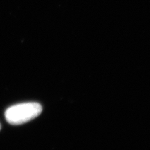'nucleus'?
Listing matches in <instances>:
<instances>
[{
    "mask_svg": "<svg viewBox=\"0 0 150 150\" xmlns=\"http://www.w3.org/2000/svg\"><path fill=\"white\" fill-rule=\"evenodd\" d=\"M42 110V106L38 102L22 103L9 107L6 110L5 117L11 125H20L40 115Z\"/></svg>",
    "mask_w": 150,
    "mask_h": 150,
    "instance_id": "1",
    "label": "nucleus"
},
{
    "mask_svg": "<svg viewBox=\"0 0 150 150\" xmlns=\"http://www.w3.org/2000/svg\"><path fill=\"white\" fill-rule=\"evenodd\" d=\"M0 130H1V125H0Z\"/></svg>",
    "mask_w": 150,
    "mask_h": 150,
    "instance_id": "2",
    "label": "nucleus"
}]
</instances>
